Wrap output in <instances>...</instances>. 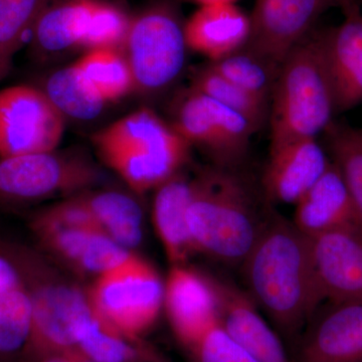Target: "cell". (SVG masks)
I'll return each mask as SVG.
<instances>
[{"instance_id":"obj_36","label":"cell","mask_w":362,"mask_h":362,"mask_svg":"<svg viewBox=\"0 0 362 362\" xmlns=\"http://www.w3.org/2000/svg\"><path fill=\"white\" fill-rule=\"evenodd\" d=\"M335 2L344 16L362 11L361 0H335Z\"/></svg>"},{"instance_id":"obj_23","label":"cell","mask_w":362,"mask_h":362,"mask_svg":"<svg viewBox=\"0 0 362 362\" xmlns=\"http://www.w3.org/2000/svg\"><path fill=\"white\" fill-rule=\"evenodd\" d=\"M81 197L104 232L121 246L127 249L141 242V207L129 195L101 192Z\"/></svg>"},{"instance_id":"obj_30","label":"cell","mask_w":362,"mask_h":362,"mask_svg":"<svg viewBox=\"0 0 362 362\" xmlns=\"http://www.w3.org/2000/svg\"><path fill=\"white\" fill-rule=\"evenodd\" d=\"M32 322V302L23 281L0 293V356L26 349Z\"/></svg>"},{"instance_id":"obj_32","label":"cell","mask_w":362,"mask_h":362,"mask_svg":"<svg viewBox=\"0 0 362 362\" xmlns=\"http://www.w3.org/2000/svg\"><path fill=\"white\" fill-rule=\"evenodd\" d=\"M131 20L122 9L94 0L81 47L90 49L122 47Z\"/></svg>"},{"instance_id":"obj_20","label":"cell","mask_w":362,"mask_h":362,"mask_svg":"<svg viewBox=\"0 0 362 362\" xmlns=\"http://www.w3.org/2000/svg\"><path fill=\"white\" fill-rule=\"evenodd\" d=\"M249 35V16L235 4L201 6L185 25L188 49L209 62L239 51Z\"/></svg>"},{"instance_id":"obj_38","label":"cell","mask_w":362,"mask_h":362,"mask_svg":"<svg viewBox=\"0 0 362 362\" xmlns=\"http://www.w3.org/2000/svg\"><path fill=\"white\" fill-rule=\"evenodd\" d=\"M361 6H362V0H361Z\"/></svg>"},{"instance_id":"obj_14","label":"cell","mask_w":362,"mask_h":362,"mask_svg":"<svg viewBox=\"0 0 362 362\" xmlns=\"http://www.w3.org/2000/svg\"><path fill=\"white\" fill-rule=\"evenodd\" d=\"M319 284L325 300L362 302V230L340 226L310 238Z\"/></svg>"},{"instance_id":"obj_16","label":"cell","mask_w":362,"mask_h":362,"mask_svg":"<svg viewBox=\"0 0 362 362\" xmlns=\"http://www.w3.org/2000/svg\"><path fill=\"white\" fill-rule=\"evenodd\" d=\"M163 304L176 337L188 349L218 323L216 295L209 276L185 265L171 267Z\"/></svg>"},{"instance_id":"obj_3","label":"cell","mask_w":362,"mask_h":362,"mask_svg":"<svg viewBox=\"0 0 362 362\" xmlns=\"http://www.w3.org/2000/svg\"><path fill=\"white\" fill-rule=\"evenodd\" d=\"M102 160L133 190L159 187L177 175L190 144L151 109L141 108L93 136Z\"/></svg>"},{"instance_id":"obj_4","label":"cell","mask_w":362,"mask_h":362,"mask_svg":"<svg viewBox=\"0 0 362 362\" xmlns=\"http://www.w3.org/2000/svg\"><path fill=\"white\" fill-rule=\"evenodd\" d=\"M335 116L319 30L300 42L283 62L270 101V151L317 138Z\"/></svg>"},{"instance_id":"obj_37","label":"cell","mask_w":362,"mask_h":362,"mask_svg":"<svg viewBox=\"0 0 362 362\" xmlns=\"http://www.w3.org/2000/svg\"><path fill=\"white\" fill-rule=\"evenodd\" d=\"M199 6H218V4H235L237 0H192Z\"/></svg>"},{"instance_id":"obj_2","label":"cell","mask_w":362,"mask_h":362,"mask_svg":"<svg viewBox=\"0 0 362 362\" xmlns=\"http://www.w3.org/2000/svg\"><path fill=\"white\" fill-rule=\"evenodd\" d=\"M272 213L235 168L216 165L202 171L192 180L187 214L195 252L226 265H242Z\"/></svg>"},{"instance_id":"obj_18","label":"cell","mask_w":362,"mask_h":362,"mask_svg":"<svg viewBox=\"0 0 362 362\" xmlns=\"http://www.w3.org/2000/svg\"><path fill=\"white\" fill-rule=\"evenodd\" d=\"M330 162L317 138L298 140L271 150L262 181L267 202L295 206L322 176Z\"/></svg>"},{"instance_id":"obj_19","label":"cell","mask_w":362,"mask_h":362,"mask_svg":"<svg viewBox=\"0 0 362 362\" xmlns=\"http://www.w3.org/2000/svg\"><path fill=\"white\" fill-rule=\"evenodd\" d=\"M292 221L309 238L340 226H359L349 188L332 161L315 185L295 204Z\"/></svg>"},{"instance_id":"obj_11","label":"cell","mask_w":362,"mask_h":362,"mask_svg":"<svg viewBox=\"0 0 362 362\" xmlns=\"http://www.w3.org/2000/svg\"><path fill=\"white\" fill-rule=\"evenodd\" d=\"M65 122L40 88L16 85L0 90V157L54 151Z\"/></svg>"},{"instance_id":"obj_33","label":"cell","mask_w":362,"mask_h":362,"mask_svg":"<svg viewBox=\"0 0 362 362\" xmlns=\"http://www.w3.org/2000/svg\"><path fill=\"white\" fill-rule=\"evenodd\" d=\"M195 362H261L216 323L192 347Z\"/></svg>"},{"instance_id":"obj_22","label":"cell","mask_w":362,"mask_h":362,"mask_svg":"<svg viewBox=\"0 0 362 362\" xmlns=\"http://www.w3.org/2000/svg\"><path fill=\"white\" fill-rule=\"evenodd\" d=\"M94 0H52L30 33V51L37 59L81 47Z\"/></svg>"},{"instance_id":"obj_29","label":"cell","mask_w":362,"mask_h":362,"mask_svg":"<svg viewBox=\"0 0 362 362\" xmlns=\"http://www.w3.org/2000/svg\"><path fill=\"white\" fill-rule=\"evenodd\" d=\"M190 80L192 90L238 112L247 118L257 130L261 129L268 120L269 105L247 94L209 65L197 69Z\"/></svg>"},{"instance_id":"obj_12","label":"cell","mask_w":362,"mask_h":362,"mask_svg":"<svg viewBox=\"0 0 362 362\" xmlns=\"http://www.w3.org/2000/svg\"><path fill=\"white\" fill-rule=\"evenodd\" d=\"M335 0H256L244 49L280 70L283 62L311 33Z\"/></svg>"},{"instance_id":"obj_21","label":"cell","mask_w":362,"mask_h":362,"mask_svg":"<svg viewBox=\"0 0 362 362\" xmlns=\"http://www.w3.org/2000/svg\"><path fill=\"white\" fill-rule=\"evenodd\" d=\"M192 195V181L175 175L158 187L154 199V225L173 265H185L195 252L187 218Z\"/></svg>"},{"instance_id":"obj_7","label":"cell","mask_w":362,"mask_h":362,"mask_svg":"<svg viewBox=\"0 0 362 362\" xmlns=\"http://www.w3.org/2000/svg\"><path fill=\"white\" fill-rule=\"evenodd\" d=\"M98 315L130 339L156 322L164 301V285L153 267L130 254L99 275L90 294Z\"/></svg>"},{"instance_id":"obj_35","label":"cell","mask_w":362,"mask_h":362,"mask_svg":"<svg viewBox=\"0 0 362 362\" xmlns=\"http://www.w3.org/2000/svg\"><path fill=\"white\" fill-rule=\"evenodd\" d=\"M39 362H94L86 356L78 347H73L61 351L52 352L37 357Z\"/></svg>"},{"instance_id":"obj_34","label":"cell","mask_w":362,"mask_h":362,"mask_svg":"<svg viewBox=\"0 0 362 362\" xmlns=\"http://www.w3.org/2000/svg\"><path fill=\"white\" fill-rule=\"evenodd\" d=\"M21 283L20 273L6 255L0 251V293Z\"/></svg>"},{"instance_id":"obj_31","label":"cell","mask_w":362,"mask_h":362,"mask_svg":"<svg viewBox=\"0 0 362 362\" xmlns=\"http://www.w3.org/2000/svg\"><path fill=\"white\" fill-rule=\"evenodd\" d=\"M78 347L94 362H136L145 354L95 311L81 333Z\"/></svg>"},{"instance_id":"obj_8","label":"cell","mask_w":362,"mask_h":362,"mask_svg":"<svg viewBox=\"0 0 362 362\" xmlns=\"http://www.w3.org/2000/svg\"><path fill=\"white\" fill-rule=\"evenodd\" d=\"M30 226L45 246L89 273L101 275L130 256L104 232L81 197L42 211Z\"/></svg>"},{"instance_id":"obj_27","label":"cell","mask_w":362,"mask_h":362,"mask_svg":"<svg viewBox=\"0 0 362 362\" xmlns=\"http://www.w3.org/2000/svg\"><path fill=\"white\" fill-rule=\"evenodd\" d=\"M247 94L270 106L279 69L242 47L218 61L207 64Z\"/></svg>"},{"instance_id":"obj_26","label":"cell","mask_w":362,"mask_h":362,"mask_svg":"<svg viewBox=\"0 0 362 362\" xmlns=\"http://www.w3.org/2000/svg\"><path fill=\"white\" fill-rule=\"evenodd\" d=\"M323 134L326 151L349 188L362 230V129L333 120Z\"/></svg>"},{"instance_id":"obj_6","label":"cell","mask_w":362,"mask_h":362,"mask_svg":"<svg viewBox=\"0 0 362 362\" xmlns=\"http://www.w3.org/2000/svg\"><path fill=\"white\" fill-rule=\"evenodd\" d=\"M122 47L134 89L157 94L168 89L185 69V25L168 6L152 7L131 21Z\"/></svg>"},{"instance_id":"obj_5","label":"cell","mask_w":362,"mask_h":362,"mask_svg":"<svg viewBox=\"0 0 362 362\" xmlns=\"http://www.w3.org/2000/svg\"><path fill=\"white\" fill-rule=\"evenodd\" d=\"M0 251L16 266L32 302V332L26 349L37 358L78 347L81 333L94 315L90 299L74 286L45 280L28 250L6 245Z\"/></svg>"},{"instance_id":"obj_1","label":"cell","mask_w":362,"mask_h":362,"mask_svg":"<svg viewBox=\"0 0 362 362\" xmlns=\"http://www.w3.org/2000/svg\"><path fill=\"white\" fill-rule=\"evenodd\" d=\"M240 269L247 294L265 312L279 335L297 341L325 300L310 238L292 221L273 211Z\"/></svg>"},{"instance_id":"obj_25","label":"cell","mask_w":362,"mask_h":362,"mask_svg":"<svg viewBox=\"0 0 362 362\" xmlns=\"http://www.w3.org/2000/svg\"><path fill=\"white\" fill-rule=\"evenodd\" d=\"M74 65L92 90L107 103L121 99L134 89L130 66L119 49H90Z\"/></svg>"},{"instance_id":"obj_9","label":"cell","mask_w":362,"mask_h":362,"mask_svg":"<svg viewBox=\"0 0 362 362\" xmlns=\"http://www.w3.org/2000/svg\"><path fill=\"white\" fill-rule=\"evenodd\" d=\"M100 173L84 157L54 151L0 157V199L26 202L77 192L95 185Z\"/></svg>"},{"instance_id":"obj_15","label":"cell","mask_w":362,"mask_h":362,"mask_svg":"<svg viewBox=\"0 0 362 362\" xmlns=\"http://www.w3.org/2000/svg\"><path fill=\"white\" fill-rule=\"evenodd\" d=\"M209 278L216 295L218 323L226 334L261 362H292L282 338L259 313L247 291Z\"/></svg>"},{"instance_id":"obj_10","label":"cell","mask_w":362,"mask_h":362,"mask_svg":"<svg viewBox=\"0 0 362 362\" xmlns=\"http://www.w3.org/2000/svg\"><path fill=\"white\" fill-rule=\"evenodd\" d=\"M171 125L190 146L201 147L216 166L228 168L245 158L252 136L258 132L244 116L192 88L178 103Z\"/></svg>"},{"instance_id":"obj_13","label":"cell","mask_w":362,"mask_h":362,"mask_svg":"<svg viewBox=\"0 0 362 362\" xmlns=\"http://www.w3.org/2000/svg\"><path fill=\"white\" fill-rule=\"evenodd\" d=\"M323 306L298 338L292 362H362V302Z\"/></svg>"},{"instance_id":"obj_24","label":"cell","mask_w":362,"mask_h":362,"mask_svg":"<svg viewBox=\"0 0 362 362\" xmlns=\"http://www.w3.org/2000/svg\"><path fill=\"white\" fill-rule=\"evenodd\" d=\"M40 89L66 119L93 120L108 104L92 90L74 64L52 73Z\"/></svg>"},{"instance_id":"obj_17","label":"cell","mask_w":362,"mask_h":362,"mask_svg":"<svg viewBox=\"0 0 362 362\" xmlns=\"http://www.w3.org/2000/svg\"><path fill=\"white\" fill-rule=\"evenodd\" d=\"M319 37L337 115L362 102V11L345 16L335 28L319 30Z\"/></svg>"},{"instance_id":"obj_28","label":"cell","mask_w":362,"mask_h":362,"mask_svg":"<svg viewBox=\"0 0 362 362\" xmlns=\"http://www.w3.org/2000/svg\"><path fill=\"white\" fill-rule=\"evenodd\" d=\"M52 0H0V81L11 71L16 52Z\"/></svg>"}]
</instances>
